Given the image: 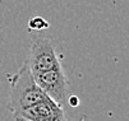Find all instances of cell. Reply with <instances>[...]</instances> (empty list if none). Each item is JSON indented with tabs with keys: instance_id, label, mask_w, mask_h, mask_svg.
<instances>
[{
	"instance_id": "3957f363",
	"label": "cell",
	"mask_w": 129,
	"mask_h": 121,
	"mask_svg": "<svg viewBox=\"0 0 129 121\" xmlns=\"http://www.w3.org/2000/svg\"><path fill=\"white\" fill-rule=\"evenodd\" d=\"M33 78L36 83H37V85L42 89V92L64 108V106L68 103L69 83L64 74L63 68L52 69V70H49L45 73L36 74L33 75Z\"/></svg>"
},
{
	"instance_id": "6da1fadb",
	"label": "cell",
	"mask_w": 129,
	"mask_h": 121,
	"mask_svg": "<svg viewBox=\"0 0 129 121\" xmlns=\"http://www.w3.org/2000/svg\"><path fill=\"white\" fill-rule=\"evenodd\" d=\"M46 97L47 96L36 83L27 63H24L12 79L10 96L7 105L10 112L13 113L14 118L21 112L36 105L37 102L45 99Z\"/></svg>"
},
{
	"instance_id": "5b68a950",
	"label": "cell",
	"mask_w": 129,
	"mask_h": 121,
	"mask_svg": "<svg viewBox=\"0 0 129 121\" xmlns=\"http://www.w3.org/2000/svg\"><path fill=\"white\" fill-rule=\"evenodd\" d=\"M28 27L32 31H40V29H45L49 27V23L42 18V17H33V18L29 19L28 22Z\"/></svg>"
},
{
	"instance_id": "8992f818",
	"label": "cell",
	"mask_w": 129,
	"mask_h": 121,
	"mask_svg": "<svg viewBox=\"0 0 129 121\" xmlns=\"http://www.w3.org/2000/svg\"><path fill=\"white\" fill-rule=\"evenodd\" d=\"M77 99H78L77 97H70V99H68V102L70 103L72 106H77L78 105V101Z\"/></svg>"
},
{
	"instance_id": "277c9868",
	"label": "cell",
	"mask_w": 129,
	"mask_h": 121,
	"mask_svg": "<svg viewBox=\"0 0 129 121\" xmlns=\"http://www.w3.org/2000/svg\"><path fill=\"white\" fill-rule=\"evenodd\" d=\"M15 121H65V113L61 106L46 97L21 112Z\"/></svg>"
},
{
	"instance_id": "7a4b0ae2",
	"label": "cell",
	"mask_w": 129,
	"mask_h": 121,
	"mask_svg": "<svg viewBox=\"0 0 129 121\" xmlns=\"http://www.w3.org/2000/svg\"><path fill=\"white\" fill-rule=\"evenodd\" d=\"M26 63L33 75L61 68L54 45L47 37H39L32 41Z\"/></svg>"
}]
</instances>
